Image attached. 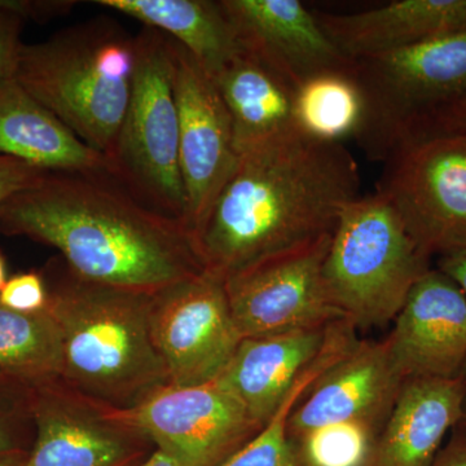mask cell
<instances>
[{"mask_svg":"<svg viewBox=\"0 0 466 466\" xmlns=\"http://www.w3.org/2000/svg\"><path fill=\"white\" fill-rule=\"evenodd\" d=\"M0 231L50 245L75 274L124 289L158 293L207 271L186 223L110 174L48 173L0 208Z\"/></svg>","mask_w":466,"mask_h":466,"instance_id":"1","label":"cell"},{"mask_svg":"<svg viewBox=\"0 0 466 466\" xmlns=\"http://www.w3.org/2000/svg\"><path fill=\"white\" fill-rule=\"evenodd\" d=\"M359 191L357 161L342 143L293 131L241 153L195 235L205 269L226 280L329 235Z\"/></svg>","mask_w":466,"mask_h":466,"instance_id":"2","label":"cell"},{"mask_svg":"<svg viewBox=\"0 0 466 466\" xmlns=\"http://www.w3.org/2000/svg\"><path fill=\"white\" fill-rule=\"evenodd\" d=\"M46 284L63 339L60 379L67 386L125 410L170 383L150 332L156 293L86 280L63 259L52 263Z\"/></svg>","mask_w":466,"mask_h":466,"instance_id":"3","label":"cell"},{"mask_svg":"<svg viewBox=\"0 0 466 466\" xmlns=\"http://www.w3.org/2000/svg\"><path fill=\"white\" fill-rule=\"evenodd\" d=\"M134 72L135 36L97 18L45 42L23 43L12 78L110 161Z\"/></svg>","mask_w":466,"mask_h":466,"instance_id":"4","label":"cell"},{"mask_svg":"<svg viewBox=\"0 0 466 466\" xmlns=\"http://www.w3.org/2000/svg\"><path fill=\"white\" fill-rule=\"evenodd\" d=\"M363 116L354 139L385 164L466 104V32L354 60Z\"/></svg>","mask_w":466,"mask_h":466,"instance_id":"5","label":"cell"},{"mask_svg":"<svg viewBox=\"0 0 466 466\" xmlns=\"http://www.w3.org/2000/svg\"><path fill=\"white\" fill-rule=\"evenodd\" d=\"M385 196L359 198L339 217L323 263L328 299L355 328L383 327L431 268Z\"/></svg>","mask_w":466,"mask_h":466,"instance_id":"6","label":"cell"},{"mask_svg":"<svg viewBox=\"0 0 466 466\" xmlns=\"http://www.w3.org/2000/svg\"><path fill=\"white\" fill-rule=\"evenodd\" d=\"M174 76L171 39L144 26L135 36L130 100L110 162L113 177L139 200L186 223Z\"/></svg>","mask_w":466,"mask_h":466,"instance_id":"7","label":"cell"},{"mask_svg":"<svg viewBox=\"0 0 466 466\" xmlns=\"http://www.w3.org/2000/svg\"><path fill=\"white\" fill-rule=\"evenodd\" d=\"M377 192L428 257L466 248V134L422 137L385 162Z\"/></svg>","mask_w":466,"mask_h":466,"instance_id":"8","label":"cell"},{"mask_svg":"<svg viewBox=\"0 0 466 466\" xmlns=\"http://www.w3.org/2000/svg\"><path fill=\"white\" fill-rule=\"evenodd\" d=\"M112 415L183 466H220L263 429L218 380L168 383L137 406L112 408Z\"/></svg>","mask_w":466,"mask_h":466,"instance_id":"9","label":"cell"},{"mask_svg":"<svg viewBox=\"0 0 466 466\" xmlns=\"http://www.w3.org/2000/svg\"><path fill=\"white\" fill-rule=\"evenodd\" d=\"M332 233L226 279L229 309L242 339L325 328L345 319L323 283Z\"/></svg>","mask_w":466,"mask_h":466,"instance_id":"10","label":"cell"},{"mask_svg":"<svg viewBox=\"0 0 466 466\" xmlns=\"http://www.w3.org/2000/svg\"><path fill=\"white\" fill-rule=\"evenodd\" d=\"M150 332L175 386L216 381L242 341L225 280L208 271L153 296Z\"/></svg>","mask_w":466,"mask_h":466,"instance_id":"11","label":"cell"},{"mask_svg":"<svg viewBox=\"0 0 466 466\" xmlns=\"http://www.w3.org/2000/svg\"><path fill=\"white\" fill-rule=\"evenodd\" d=\"M34 441L24 466H139L155 449L112 408L61 379L32 388Z\"/></svg>","mask_w":466,"mask_h":466,"instance_id":"12","label":"cell"},{"mask_svg":"<svg viewBox=\"0 0 466 466\" xmlns=\"http://www.w3.org/2000/svg\"><path fill=\"white\" fill-rule=\"evenodd\" d=\"M171 47L186 223L195 236L235 170L238 153L231 116L213 76L173 39Z\"/></svg>","mask_w":466,"mask_h":466,"instance_id":"13","label":"cell"},{"mask_svg":"<svg viewBox=\"0 0 466 466\" xmlns=\"http://www.w3.org/2000/svg\"><path fill=\"white\" fill-rule=\"evenodd\" d=\"M238 48L281 76L293 90L312 76L345 70L346 57L299 0H219Z\"/></svg>","mask_w":466,"mask_h":466,"instance_id":"14","label":"cell"},{"mask_svg":"<svg viewBox=\"0 0 466 466\" xmlns=\"http://www.w3.org/2000/svg\"><path fill=\"white\" fill-rule=\"evenodd\" d=\"M386 337L403 379H458L466 361V297L431 268L408 294Z\"/></svg>","mask_w":466,"mask_h":466,"instance_id":"15","label":"cell"},{"mask_svg":"<svg viewBox=\"0 0 466 466\" xmlns=\"http://www.w3.org/2000/svg\"><path fill=\"white\" fill-rule=\"evenodd\" d=\"M404 382L386 339H358L294 408L290 440L336 422H360L381 431Z\"/></svg>","mask_w":466,"mask_h":466,"instance_id":"16","label":"cell"},{"mask_svg":"<svg viewBox=\"0 0 466 466\" xmlns=\"http://www.w3.org/2000/svg\"><path fill=\"white\" fill-rule=\"evenodd\" d=\"M465 395L461 377L407 380L364 466H431L461 420Z\"/></svg>","mask_w":466,"mask_h":466,"instance_id":"17","label":"cell"},{"mask_svg":"<svg viewBox=\"0 0 466 466\" xmlns=\"http://www.w3.org/2000/svg\"><path fill=\"white\" fill-rule=\"evenodd\" d=\"M315 16L341 54L357 60L466 32V0H398L360 14Z\"/></svg>","mask_w":466,"mask_h":466,"instance_id":"18","label":"cell"},{"mask_svg":"<svg viewBox=\"0 0 466 466\" xmlns=\"http://www.w3.org/2000/svg\"><path fill=\"white\" fill-rule=\"evenodd\" d=\"M332 324L314 329L242 339L218 381L265 428L327 342Z\"/></svg>","mask_w":466,"mask_h":466,"instance_id":"19","label":"cell"},{"mask_svg":"<svg viewBox=\"0 0 466 466\" xmlns=\"http://www.w3.org/2000/svg\"><path fill=\"white\" fill-rule=\"evenodd\" d=\"M0 156L47 173L113 175L106 156L79 139L12 76L0 81Z\"/></svg>","mask_w":466,"mask_h":466,"instance_id":"20","label":"cell"},{"mask_svg":"<svg viewBox=\"0 0 466 466\" xmlns=\"http://www.w3.org/2000/svg\"><path fill=\"white\" fill-rule=\"evenodd\" d=\"M213 78L231 116L238 156L299 131L293 88L256 57L240 50Z\"/></svg>","mask_w":466,"mask_h":466,"instance_id":"21","label":"cell"},{"mask_svg":"<svg viewBox=\"0 0 466 466\" xmlns=\"http://www.w3.org/2000/svg\"><path fill=\"white\" fill-rule=\"evenodd\" d=\"M95 3L165 34L186 48L211 76H216L240 51L220 2L96 0Z\"/></svg>","mask_w":466,"mask_h":466,"instance_id":"22","label":"cell"},{"mask_svg":"<svg viewBox=\"0 0 466 466\" xmlns=\"http://www.w3.org/2000/svg\"><path fill=\"white\" fill-rule=\"evenodd\" d=\"M63 370V339L46 308L18 312L0 303V376L27 383L54 381Z\"/></svg>","mask_w":466,"mask_h":466,"instance_id":"23","label":"cell"},{"mask_svg":"<svg viewBox=\"0 0 466 466\" xmlns=\"http://www.w3.org/2000/svg\"><path fill=\"white\" fill-rule=\"evenodd\" d=\"M361 116L363 96L352 66L312 76L294 90L297 130L312 139L342 143L354 137Z\"/></svg>","mask_w":466,"mask_h":466,"instance_id":"24","label":"cell"},{"mask_svg":"<svg viewBox=\"0 0 466 466\" xmlns=\"http://www.w3.org/2000/svg\"><path fill=\"white\" fill-rule=\"evenodd\" d=\"M348 350L339 336L328 337L323 350L291 388L283 404L256 437L220 466H303L296 444L289 437V419L319 377L336 363Z\"/></svg>","mask_w":466,"mask_h":466,"instance_id":"25","label":"cell"},{"mask_svg":"<svg viewBox=\"0 0 466 466\" xmlns=\"http://www.w3.org/2000/svg\"><path fill=\"white\" fill-rule=\"evenodd\" d=\"M379 433L360 422H336L309 431L293 443L303 466H364Z\"/></svg>","mask_w":466,"mask_h":466,"instance_id":"26","label":"cell"},{"mask_svg":"<svg viewBox=\"0 0 466 466\" xmlns=\"http://www.w3.org/2000/svg\"><path fill=\"white\" fill-rule=\"evenodd\" d=\"M32 388L0 376V460L27 455L32 449Z\"/></svg>","mask_w":466,"mask_h":466,"instance_id":"27","label":"cell"},{"mask_svg":"<svg viewBox=\"0 0 466 466\" xmlns=\"http://www.w3.org/2000/svg\"><path fill=\"white\" fill-rule=\"evenodd\" d=\"M0 303L18 312H38L47 308L48 289L45 276L25 272L8 279L0 290Z\"/></svg>","mask_w":466,"mask_h":466,"instance_id":"28","label":"cell"},{"mask_svg":"<svg viewBox=\"0 0 466 466\" xmlns=\"http://www.w3.org/2000/svg\"><path fill=\"white\" fill-rule=\"evenodd\" d=\"M47 174L25 162L0 156V208L18 192L41 183Z\"/></svg>","mask_w":466,"mask_h":466,"instance_id":"29","label":"cell"},{"mask_svg":"<svg viewBox=\"0 0 466 466\" xmlns=\"http://www.w3.org/2000/svg\"><path fill=\"white\" fill-rule=\"evenodd\" d=\"M23 18L0 7V81L14 76L21 46Z\"/></svg>","mask_w":466,"mask_h":466,"instance_id":"30","label":"cell"},{"mask_svg":"<svg viewBox=\"0 0 466 466\" xmlns=\"http://www.w3.org/2000/svg\"><path fill=\"white\" fill-rule=\"evenodd\" d=\"M76 2L70 0H56V2H27V0H0V7L14 12L21 18H42L60 17L63 15L69 14Z\"/></svg>","mask_w":466,"mask_h":466,"instance_id":"31","label":"cell"},{"mask_svg":"<svg viewBox=\"0 0 466 466\" xmlns=\"http://www.w3.org/2000/svg\"><path fill=\"white\" fill-rule=\"evenodd\" d=\"M431 466H466V429L460 424L451 431Z\"/></svg>","mask_w":466,"mask_h":466,"instance_id":"32","label":"cell"},{"mask_svg":"<svg viewBox=\"0 0 466 466\" xmlns=\"http://www.w3.org/2000/svg\"><path fill=\"white\" fill-rule=\"evenodd\" d=\"M437 268L449 275L466 297V248L438 257Z\"/></svg>","mask_w":466,"mask_h":466,"instance_id":"33","label":"cell"},{"mask_svg":"<svg viewBox=\"0 0 466 466\" xmlns=\"http://www.w3.org/2000/svg\"><path fill=\"white\" fill-rule=\"evenodd\" d=\"M438 134H466V104L441 118L424 137Z\"/></svg>","mask_w":466,"mask_h":466,"instance_id":"34","label":"cell"},{"mask_svg":"<svg viewBox=\"0 0 466 466\" xmlns=\"http://www.w3.org/2000/svg\"><path fill=\"white\" fill-rule=\"evenodd\" d=\"M139 466H183L177 461V459L173 458V456L168 455L167 452H165L164 450H159L157 447H155V450L152 451V453L144 460L142 464Z\"/></svg>","mask_w":466,"mask_h":466,"instance_id":"35","label":"cell"},{"mask_svg":"<svg viewBox=\"0 0 466 466\" xmlns=\"http://www.w3.org/2000/svg\"><path fill=\"white\" fill-rule=\"evenodd\" d=\"M27 455L0 460V466H24Z\"/></svg>","mask_w":466,"mask_h":466,"instance_id":"36","label":"cell"},{"mask_svg":"<svg viewBox=\"0 0 466 466\" xmlns=\"http://www.w3.org/2000/svg\"><path fill=\"white\" fill-rule=\"evenodd\" d=\"M7 281V266H5V260L3 258L2 254H0V290L3 289Z\"/></svg>","mask_w":466,"mask_h":466,"instance_id":"37","label":"cell"},{"mask_svg":"<svg viewBox=\"0 0 466 466\" xmlns=\"http://www.w3.org/2000/svg\"><path fill=\"white\" fill-rule=\"evenodd\" d=\"M459 424L464 426L466 429V395L464 400V406H462L461 420H460Z\"/></svg>","mask_w":466,"mask_h":466,"instance_id":"38","label":"cell"},{"mask_svg":"<svg viewBox=\"0 0 466 466\" xmlns=\"http://www.w3.org/2000/svg\"><path fill=\"white\" fill-rule=\"evenodd\" d=\"M460 377L466 382V361L464 367H462L461 375H460Z\"/></svg>","mask_w":466,"mask_h":466,"instance_id":"39","label":"cell"}]
</instances>
